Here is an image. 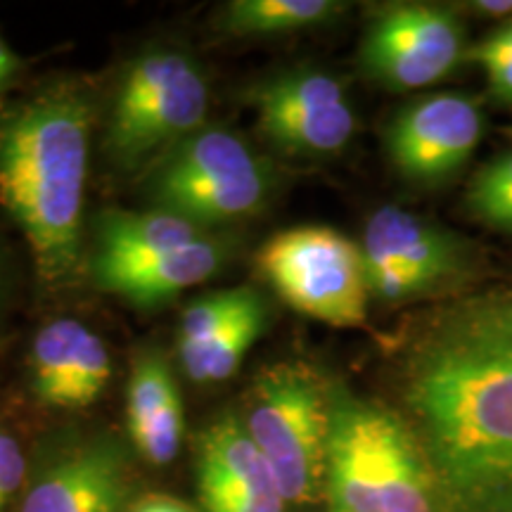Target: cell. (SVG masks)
<instances>
[{"label": "cell", "mask_w": 512, "mask_h": 512, "mask_svg": "<svg viewBox=\"0 0 512 512\" xmlns=\"http://www.w3.org/2000/svg\"><path fill=\"white\" fill-rule=\"evenodd\" d=\"M259 302L261 297L252 287H230V290L209 292L207 297L195 299L185 309L178 325V349L207 342Z\"/></svg>", "instance_id": "obj_20"}, {"label": "cell", "mask_w": 512, "mask_h": 512, "mask_svg": "<svg viewBox=\"0 0 512 512\" xmlns=\"http://www.w3.org/2000/svg\"><path fill=\"white\" fill-rule=\"evenodd\" d=\"M27 484V458L17 439L0 430V512Z\"/></svg>", "instance_id": "obj_24"}, {"label": "cell", "mask_w": 512, "mask_h": 512, "mask_svg": "<svg viewBox=\"0 0 512 512\" xmlns=\"http://www.w3.org/2000/svg\"><path fill=\"white\" fill-rule=\"evenodd\" d=\"M465 62L482 69L496 100L512 105V19L467 50Z\"/></svg>", "instance_id": "obj_22"}, {"label": "cell", "mask_w": 512, "mask_h": 512, "mask_svg": "<svg viewBox=\"0 0 512 512\" xmlns=\"http://www.w3.org/2000/svg\"><path fill=\"white\" fill-rule=\"evenodd\" d=\"M266 316V304L261 299L259 304L242 313L235 323L216 332L207 342L197 344V347L178 349L185 375L192 382L202 384L228 380L240 368V363L245 361V356L254 347L256 339L261 337V332H264Z\"/></svg>", "instance_id": "obj_19"}, {"label": "cell", "mask_w": 512, "mask_h": 512, "mask_svg": "<svg viewBox=\"0 0 512 512\" xmlns=\"http://www.w3.org/2000/svg\"><path fill=\"white\" fill-rule=\"evenodd\" d=\"M470 10L484 17H510L512 0H477V3H470Z\"/></svg>", "instance_id": "obj_26"}, {"label": "cell", "mask_w": 512, "mask_h": 512, "mask_svg": "<svg viewBox=\"0 0 512 512\" xmlns=\"http://www.w3.org/2000/svg\"><path fill=\"white\" fill-rule=\"evenodd\" d=\"M377 451L380 512H444V498L420 441L399 415L382 406L377 415Z\"/></svg>", "instance_id": "obj_16"}, {"label": "cell", "mask_w": 512, "mask_h": 512, "mask_svg": "<svg viewBox=\"0 0 512 512\" xmlns=\"http://www.w3.org/2000/svg\"><path fill=\"white\" fill-rule=\"evenodd\" d=\"M183 401L169 363L143 354L133 366L126 392V430L150 465H169L181 448Z\"/></svg>", "instance_id": "obj_15"}, {"label": "cell", "mask_w": 512, "mask_h": 512, "mask_svg": "<svg viewBox=\"0 0 512 512\" xmlns=\"http://www.w3.org/2000/svg\"><path fill=\"white\" fill-rule=\"evenodd\" d=\"M256 261L273 290L304 316L332 328L366 323L370 294L361 245L339 230H283L261 247Z\"/></svg>", "instance_id": "obj_6"}, {"label": "cell", "mask_w": 512, "mask_h": 512, "mask_svg": "<svg viewBox=\"0 0 512 512\" xmlns=\"http://www.w3.org/2000/svg\"><path fill=\"white\" fill-rule=\"evenodd\" d=\"M361 252L366 273L406 271L425 292L456 278L467 261L456 235L399 207H382L370 216Z\"/></svg>", "instance_id": "obj_13"}, {"label": "cell", "mask_w": 512, "mask_h": 512, "mask_svg": "<svg viewBox=\"0 0 512 512\" xmlns=\"http://www.w3.org/2000/svg\"><path fill=\"white\" fill-rule=\"evenodd\" d=\"M453 325L484 332V335L512 339V290L472 304L470 309L453 320Z\"/></svg>", "instance_id": "obj_23"}, {"label": "cell", "mask_w": 512, "mask_h": 512, "mask_svg": "<svg viewBox=\"0 0 512 512\" xmlns=\"http://www.w3.org/2000/svg\"><path fill=\"white\" fill-rule=\"evenodd\" d=\"M467 207L489 228L512 233V152L477 171L467 188Z\"/></svg>", "instance_id": "obj_21"}, {"label": "cell", "mask_w": 512, "mask_h": 512, "mask_svg": "<svg viewBox=\"0 0 512 512\" xmlns=\"http://www.w3.org/2000/svg\"><path fill=\"white\" fill-rule=\"evenodd\" d=\"M266 164L226 128H200L162 157L147 192L152 209L207 230L254 216L268 200Z\"/></svg>", "instance_id": "obj_5"}, {"label": "cell", "mask_w": 512, "mask_h": 512, "mask_svg": "<svg viewBox=\"0 0 512 512\" xmlns=\"http://www.w3.org/2000/svg\"><path fill=\"white\" fill-rule=\"evenodd\" d=\"M207 110L209 86L195 60L181 50H147L121 76L105 147L114 164L133 171L204 128Z\"/></svg>", "instance_id": "obj_3"}, {"label": "cell", "mask_w": 512, "mask_h": 512, "mask_svg": "<svg viewBox=\"0 0 512 512\" xmlns=\"http://www.w3.org/2000/svg\"><path fill=\"white\" fill-rule=\"evenodd\" d=\"M335 0H233L223 8L221 29L233 36H278L313 29L342 15Z\"/></svg>", "instance_id": "obj_18"}, {"label": "cell", "mask_w": 512, "mask_h": 512, "mask_svg": "<svg viewBox=\"0 0 512 512\" xmlns=\"http://www.w3.org/2000/svg\"><path fill=\"white\" fill-rule=\"evenodd\" d=\"M252 107L264 136L299 157L335 155L356 128L344 86L318 69H292L261 81L252 91Z\"/></svg>", "instance_id": "obj_8"}, {"label": "cell", "mask_w": 512, "mask_h": 512, "mask_svg": "<svg viewBox=\"0 0 512 512\" xmlns=\"http://www.w3.org/2000/svg\"><path fill=\"white\" fill-rule=\"evenodd\" d=\"M482 133L484 117L477 100L437 93L411 102L389 121L384 147L403 178L434 185L463 169Z\"/></svg>", "instance_id": "obj_9"}, {"label": "cell", "mask_w": 512, "mask_h": 512, "mask_svg": "<svg viewBox=\"0 0 512 512\" xmlns=\"http://www.w3.org/2000/svg\"><path fill=\"white\" fill-rule=\"evenodd\" d=\"M17 67H19V62H17L15 53H12V50L8 48V43L0 38V88H3V83L17 72Z\"/></svg>", "instance_id": "obj_27"}, {"label": "cell", "mask_w": 512, "mask_h": 512, "mask_svg": "<svg viewBox=\"0 0 512 512\" xmlns=\"http://www.w3.org/2000/svg\"><path fill=\"white\" fill-rule=\"evenodd\" d=\"M408 403L453 512H512V339L451 325L415 356Z\"/></svg>", "instance_id": "obj_1"}, {"label": "cell", "mask_w": 512, "mask_h": 512, "mask_svg": "<svg viewBox=\"0 0 512 512\" xmlns=\"http://www.w3.org/2000/svg\"><path fill=\"white\" fill-rule=\"evenodd\" d=\"M31 392L55 408H86L112 375L107 344L79 320L60 318L43 325L31 344Z\"/></svg>", "instance_id": "obj_12"}, {"label": "cell", "mask_w": 512, "mask_h": 512, "mask_svg": "<svg viewBox=\"0 0 512 512\" xmlns=\"http://www.w3.org/2000/svg\"><path fill=\"white\" fill-rule=\"evenodd\" d=\"M197 486L204 512H285L287 501L266 458L233 415L197 439Z\"/></svg>", "instance_id": "obj_11"}, {"label": "cell", "mask_w": 512, "mask_h": 512, "mask_svg": "<svg viewBox=\"0 0 512 512\" xmlns=\"http://www.w3.org/2000/svg\"><path fill=\"white\" fill-rule=\"evenodd\" d=\"M91 124V105L72 88L36 95L0 119V204L48 285L79 268Z\"/></svg>", "instance_id": "obj_2"}, {"label": "cell", "mask_w": 512, "mask_h": 512, "mask_svg": "<svg viewBox=\"0 0 512 512\" xmlns=\"http://www.w3.org/2000/svg\"><path fill=\"white\" fill-rule=\"evenodd\" d=\"M126 512H197L181 498L166 496V494H147L138 501L128 505Z\"/></svg>", "instance_id": "obj_25"}, {"label": "cell", "mask_w": 512, "mask_h": 512, "mask_svg": "<svg viewBox=\"0 0 512 512\" xmlns=\"http://www.w3.org/2000/svg\"><path fill=\"white\" fill-rule=\"evenodd\" d=\"M128 496L124 448L112 437H88L38 458L17 512H126Z\"/></svg>", "instance_id": "obj_10"}, {"label": "cell", "mask_w": 512, "mask_h": 512, "mask_svg": "<svg viewBox=\"0 0 512 512\" xmlns=\"http://www.w3.org/2000/svg\"><path fill=\"white\" fill-rule=\"evenodd\" d=\"M204 238H209L207 230L169 211L110 209L95 219L93 264L145 259L152 254L174 252Z\"/></svg>", "instance_id": "obj_17"}, {"label": "cell", "mask_w": 512, "mask_h": 512, "mask_svg": "<svg viewBox=\"0 0 512 512\" xmlns=\"http://www.w3.org/2000/svg\"><path fill=\"white\" fill-rule=\"evenodd\" d=\"M465 55V29L456 12L401 3L370 22L358 62L370 81L403 93L446 79L465 62Z\"/></svg>", "instance_id": "obj_7"}, {"label": "cell", "mask_w": 512, "mask_h": 512, "mask_svg": "<svg viewBox=\"0 0 512 512\" xmlns=\"http://www.w3.org/2000/svg\"><path fill=\"white\" fill-rule=\"evenodd\" d=\"M223 261L226 249L216 240L204 238L174 252L152 254L145 259L93 264V280L102 292L117 294L138 306H155L209 280Z\"/></svg>", "instance_id": "obj_14"}, {"label": "cell", "mask_w": 512, "mask_h": 512, "mask_svg": "<svg viewBox=\"0 0 512 512\" xmlns=\"http://www.w3.org/2000/svg\"><path fill=\"white\" fill-rule=\"evenodd\" d=\"M245 427L278 479L287 505L323 494L330 444V387L302 366L268 368L256 377Z\"/></svg>", "instance_id": "obj_4"}]
</instances>
